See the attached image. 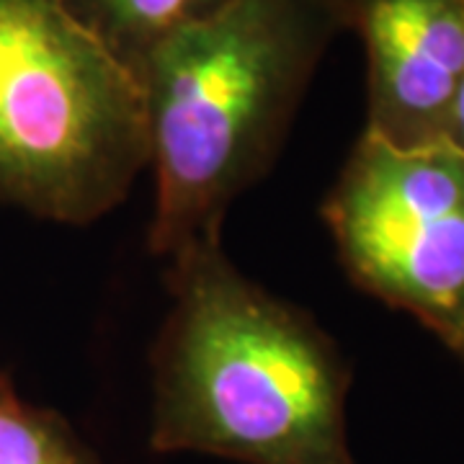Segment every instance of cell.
<instances>
[{
	"mask_svg": "<svg viewBox=\"0 0 464 464\" xmlns=\"http://www.w3.org/2000/svg\"><path fill=\"white\" fill-rule=\"evenodd\" d=\"M150 447L246 464H356L348 366L328 333L232 264L222 240L168 261Z\"/></svg>",
	"mask_w": 464,
	"mask_h": 464,
	"instance_id": "6da1fadb",
	"label": "cell"
},
{
	"mask_svg": "<svg viewBox=\"0 0 464 464\" xmlns=\"http://www.w3.org/2000/svg\"><path fill=\"white\" fill-rule=\"evenodd\" d=\"M343 29L323 0H232L150 52L134 78L155 173V256L222 240L230 204L271 170Z\"/></svg>",
	"mask_w": 464,
	"mask_h": 464,
	"instance_id": "7a4b0ae2",
	"label": "cell"
},
{
	"mask_svg": "<svg viewBox=\"0 0 464 464\" xmlns=\"http://www.w3.org/2000/svg\"><path fill=\"white\" fill-rule=\"evenodd\" d=\"M132 70L60 0H0V201L91 225L148 168Z\"/></svg>",
	"mask_w": 464,
	"mask_h": 464,
	"instance_id": "3957f363",
	"label": "cell"
},
{
	"mask_svg": "<svg viewBox=\"0 0 464 464\" xmlns=\"http://www.w3.org/2000/svg\"><path fill=\"white\" fill-rule=\"evenodd\" d=\"M338 258L364 292L464 338V152L395 148L364 132L323 204Z\"/></svg>",
	"mask_w": 464,
	"mask_h": 464,
	"instance_id": "277c9868",
	"label": "cell"
},
{
	"mask_svg": "<svg viewBox=\"0 0 464 464\" xmlns=\"http://www.w3.org/2000/svg\"><path fill=\"white\" fill-rule=\"evenodd\" d=\"M351 29L369 63L364 132L395 148L444 140L464 83V0H359Z\"/></svg>",
	"mask_w": 464,
	"mask_h": 464,
	"instance_id": "5b68a950",
	"label": "cell"
},
{
	"mask_svg": "<svg viewBox=\"0 0 464 464\" xmlns=\"http://www.w3.org/2000/svg\"><path fill=\"white\" fill-rule=\"evenodd\" d=\"M93 39L137 75L168 36L209 18L232 0H60Z\"/></svg>",
	"mask_w": 464,
	"mask_h": 464,
	"instance_id": "8992f818",
	"label": "cell"
},
{
	"mask_svg": "<svg viewBox=\"0 0 464 464\" xmlns=\"http://www.w3.org/2000/svg\"><path fill=\"white\" fill-rule=\"evenodd\" d=\"M0 464H103L60 413L32 405L0 372Z\"/></svg>",
	"mask_w": 464,
	"mask_h": 464,
	"instance_id": "52a82bcc",
	"label": "cell"
},
{
	"mask_svg": "<svg viewBox=\"0 0 464 464\" xmlns=\"http://www.w3.org/2000/svg\"><path fill=\"white\" fill-rule=\"evenodd\" d=\"M451 145L457 150L464 152V83L454 99V106H451V114H449V124H447V137Z\"/></svg>",
	"mask_w": 464,
	"mask_h": 464,
	"instance_id": "ba28073f",
	"label": "cell"
},
{
	"mask_svg": "<svg viewBox=\"0 0 464 464\" xmlns=\"http://www.w3.org/2000/svg\"><path fill=\"white\" fill-rule=\"evenodd\" d=\"M323 3H325L328 8H333L338 16L343 18V21H346V26L351 29V16H353V8H356V3H359V0H323Z\"/></svg>",
	"mask_w": 464,
	"mask_h": 464,
	"instance_id": "9c48e42d",
	"label": "cell"
},
{
	"mask_svg": "<svg viewBox=\"0 0 464 464\" xmlns=\"http://www.w3.org/2000/svg\"><path fill=\"white\" fill-rule=\"evenodd\" d=\"M454 351H457V353H459V356H462V359H464V338H462V341H459V343H457V346H454Z\"/></svg>",
	"mask_w": 464,
	"mask_h": 464,
	"instance_id": "30bf717a",
	"label": "cell"
}]
</instances>
